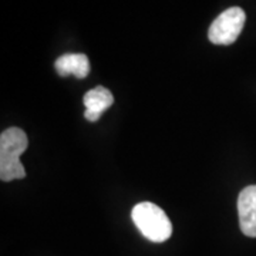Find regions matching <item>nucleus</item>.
<instances>
[{
  "label": "nucleus",
  "instance_id": "1",
  "mask_svg": "<svg viewBox=\"0 0 256 256\" xmlns=\"http://www.w3.org/2000/svg\"><path fill=\"white\" fill-rule=\"evenodd\" d=\"M28 138L26 132L18 127L4 130L0 136V178L4 182L22 180L26 170L20 162V156L28 150Z\"/></svg>",
  "mask_w": 256,
  "mask_h": 256
},
{
  "label": "nucleus",
  "instance_id": "2",
  "mask_svg": "<svg viewBox=\"0 0 256 256\" xmlns=\"http://www.w3.org/2000/svg\"><path fill=\"white\" fill-rule=\"evenodd\" d=\"M132 222L148 240L161 244L171 238L172 224L164 210L152 202L137 204L131 212Z\"/></svg>",
  "mask_w": 256,
  "mask_h": 256
},
{
  "label": "nucleus",
  "instance_id": "3",
  "mask_svg": "<svg viewBox=\"0 0 256 256\" xmlns=\"http://www.w3.org/2000/svg\"><path fill=\"white\" fill-rule=\"evenodd\" d=\"M246 22V14L240 8H229L212 22L208 38L216 46H229L236 42Z\"/></svg>",
  "mask_w": 256,
  "mask_h": 256
},
{
  "label": "nucleus",
  "instance_id": "4",
  "mask_svg": "<svg viewBox=\"0 0 256 256\" xmlns=\"http://www.w3.org/2000/svg\"><path fill=\"white\" fill-rule=\"evenodd\" d=\"M238 215L242 234L249 238H256V185H249L240 191Z\"/></svg>",
  "mask_w": 256,
  "mask_h": 256
},
{
  "label": "nucleus",
  "instance_id": "5",
  "mask_svg": "<svg viewBox=\"0 0 256 256\" xmlns=\"http://www.w3.org/2000/svg\"><path fill=\"white\" fill-rule=\"evenodd\" d=\"M82 101H84V107H86L84 117L88 121L94 122V121H98L102 112L108 110L112 106L114 97L108 88H106L102 86H97L84 94Z\"/></svg>",
  "mask_w": 256,
  "mask_h": 256
},
{
  "label": "nucleus",
  "instance_id": "6",
  "mask_svg": "<svg viewBox=\"0 0 256 256\" xmlns=\"http://www.w3.org/2000/svg\"><path fill=\"white\" fill-rule=\"evenodd\" d=\"M56 72L62 77L74 76L77 78H86L90 73L88 57L82 53H70L60 56L54 63Z\"/></svg>",
  "mask_w": 256,
  "mask_h": 256
}]
</instances>
